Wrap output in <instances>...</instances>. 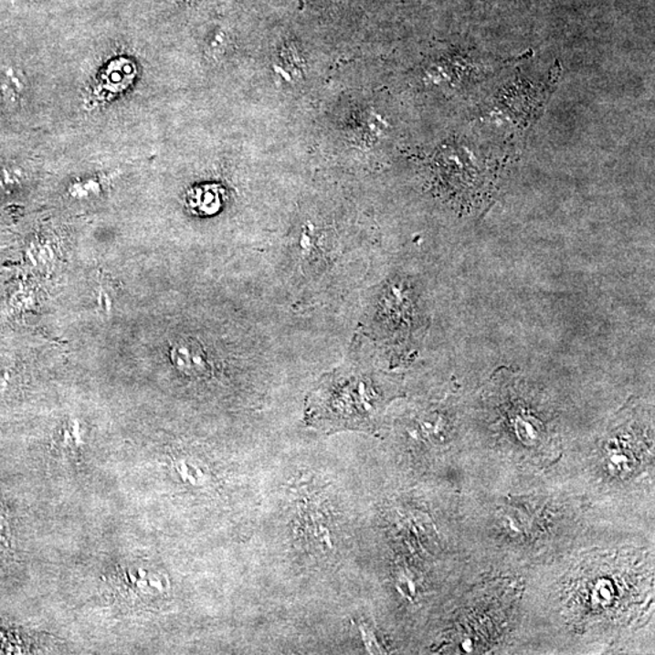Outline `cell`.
Here are the masks:
<instances>
[{
    "label": "cell",
    "instance_id": "cell-1",
    "mask_svg": "<svg viewBox=\"0 0 655 655\" xmlns=\"http://www.w3.org/2000/svg\"><path fill=\"white\" fill-rule=\"evenodd\" d=\"M375 392L372 385L364 380L351 377L342 381H333L329 388L317 392L316 407L320 408L323 419L333 427L358 428L366 419L361 410L370 417L375 412Z\"/></svg>",
    "mask_w": 655,
    "mask_h": 655
},
{
    "label": "cell",
    "instance_id": "cell-2",
    "mask_svg": "<svg viewBox=\"0 0 655 655\" xmlns=\"http://www.w3.org/2000/svg\"><path fill=\"white\" fill-rule=\"evenodd\" d=\"M170 356L174 365L186 375L201 376L208 372V358L203 347L194 339L177 340L173 343Z\"/></svg>",
    "mask_w": 655,
    "mask_h": 655
},
{
    "label": "cell",
    "instance_id": "cell-3",
    "mask_svg": "<svg viewBox=\"0 0 655 655\" xmlns=\"http://www.w3.org/2000/svg\"><path fill=\"white\" fill-rule=\"evenodd\" d=\"M26 88L27 78L20 69L7 66L0 71V95L7 106H16Z\"/></svg>",
    "mask_w": 655,
    "mask_h": 655
},
{
    "label": "cell",
    "instance_id": "cell-4",
    "mask_svg": "<svg viewBox=\"0 0 655 655\" xmlns=\"http://www.w3.org/2000/svg\"><path fill=\"white\" fill-rule=\"evenodd\" d=\"M540 431H542V427L535 419L531 420L528 417L522 419L520 417L517 420V434L520 436L522 442L528 444V446H533V444L538 442Z\"/></svg>",
    "mask_w": 655,
    "mask_h": 655
}]
</instances>
